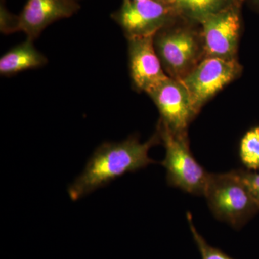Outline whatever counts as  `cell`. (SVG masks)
I'll return each mask as SVG.
<instances>
[{
  "mask_svg": "<svg viewBox=\"0 0 259 259\" xmlns=\"http://www.w3.org/2000/svg\"><path fill=\"white\" fill-rule=\"evenodd\" d=\"M237 59L205 57L195 69L181 81L190 95L194 111L199 110L216 94L241 74Z\"/></svg>",
  "mask_w": 259,
  "mask_h": 259,
  "instance_id": "obj_6",
  "label": "cell"
},
{
  "mask_svg": "<svg viewBox=\"0 0 259 259\" xmlns=\"http://www.w3.org/2000/svg\"><path fill=\"white\" fill-rule=\"evenodd\" d=\"M157 132L166 150L161 163L166 169L168 185L193 195L204 196L209 173L191 153L187 136L174 134L160 121Z\"/></svg>",
  "mask_w": 259,
  "mask_h": 259,
  "instance_id": "obj_4",
  "label": "cell"
},
{
  "mask_svg": "<svg viewBox=\"0 0 259 259\" xmlns=\"http://www.w3.org/2000/svg\"><path fill=\"white\" fill-rule=\"evenodd\" d=\"M148 95L157 107L160 122L174 134L187 136L191 121L197 114L183 83L168 77Z\"/></svg>",
  "mask_w": 259,
  "mask_h": 259,
  "instance_id": "obj_8",
  "label": "cell"
},
{
  "mask_svg": "<svg viewBox=\"0 0 259 259\" xmlns=\"http://www.w3.org/2000/svg\"><path fill=\"white\" fill-rule=\"evenodd\" d=\"M198 25L180 20L155 35L156 53L165 73L171 79L182 81L205 58Z\"/></svg>",
  "mask_w": 259,
  "mask_h": 259,
  "instance_id": "obj_2",
  "label": "cell"
},
{
  "mask_svg": "<svg viewBox=\"0 0 259 259\" xmlns=\"http://www.w3.org/2000/svg\"><path fill=\"white\" fill-rule=\"evenodd\" d=\"M187 219L188 221L189 226H190L191 233H192L197 248L200 252L202 259H233L231 258L229 255L226 254L224 252L221 251L218 248L211 246L207 243L203 237L201 236L197 230L196 229L190 212L187 213Z\"/></svg>",
  "mask_w": 259,
  "mask_h": 259,
  "instance_id": "obj_14",
  "label": "cell"
},
{
  "mask_svg": "<svg viewBox=\"0 0 259 259\" xmlns=\"http://www.w3.org/2000/svg\"><path fill=\"white\" fill-rule=\"evenodd\" d=\"M174 5L181 18L199 24L208 15L240 0H167ZM245 1V0H244Z\"/></svg>",
  "mask_w": 259,
  "mask_h": 259,
  "instance_id": "obj_12",
  "label": "cell"
},
{
  "mask_svg": "<svg viewBox=\"0 0 259 259\" xmlns=\"http://www.w3.org/2000/svg\"><path fill=\"white\" fill-rule=\"evenodd\" d=\"M76 1H77V2H78V0H76Z\"/></svg>",
  "mask_w": 259,
  "mask_h": 259,
  "instance_id": "obj_19",
  "label": "cell"
},
{
  "mask_svg": "<svg viewBox=\"0 0 259 259\" xmlns=\"http://www.w3.org/2000/svg\"><path fill=\"white\" fill-rule=\"evenodd\" d=\"M204 196L214 217L236 229L245 226L259 212V201L236 171L209 174Z\"/></svg>",
  "mask_w": 259,
  "mask_h": 259,
  "instance_id": "obj_3",
  "label": "cell"
},
{
  "mask_svg": "<svg viewBox=\"0 0 259 259\" xmlns=\"http://www.w3.org/2000/svg\"><path fill=\"white\" fill-rule=\"evenodd\" d=\"M160 143L157 131L144 143L140 142L136 136L120 142L103 143L94 151L81 175L68 187L70 198L78 200L126 174L156 163L148 152Z\"/></svg>",
  "mask_w": 259,
  "mask_h": 259,
  "instance_id": "obj_1",
  "label": "cell"
},
{
  "mask_svg": "<svg viewBox=\"0 0 259 259\" xmlns=\"http://www.w3.org/2000/svg\"><path fill=\"white\" fill-rule=\"evenodd\" d=\"M133 1H139V0H133Z\"/></svg>",
  "mask_w": 259,
  "mask_h": 259,
  "instance_id": "obj_18",
  "label": "cell"
},
{
  "mask_svg": "<svg viewBox=\"0 0 259 259\" xmlns=\"http://www.w3.org/2000/svg\"><path fill=\"white\" fill-rule=\"evenodd\" d=\"M47 63V58L34 47L33 40L27 38L2 56L0 74L13 76L26 70L41 67Z\"/></svg>",
  "mask_w": 259,
  "mask_h": 259,
  "instance_id": "obj_11",
  "label": "cell"
},
{
  "mask_svg": "<svg viewBox=\"0 0 259 259\" xmlns=\"http://www.w3.org/2000/svg\"><path fill=\"white\" fill-rule=\"evenodd\" d=\"M19 17L10 13L5 6L4 0H1L0 6V30L2 33L11 34L18 32Z\"/></svg>",
  "mask_w": 259,
  "mask_h": 259,
  "instance_id": "obj_15",
  "label": "cell"
},
{
  "mask_svg": "<svg viewBox=\"0 0 259 259\" xmlns=\"http://www.w3.org/2000/svg\"><path fill=\"white\" fill-rule=\"evenodd\" d=\"M244 0L208 15L200 23L205 57L237 59Z\"/></svg>",
  "mask_w": 259,
  "mask_h": 259,
  "instance_id": "obj_7",
  "label": "cell"
},
{
  "mask_svg": "<svg viewBox=\"0 0 259 259\" xmlns=\"http://www.w3.org/2000/svg\"><path fill=\"white\" fill-rule=\"evenodd\" d=\"M239 156L247 170H259V125L249 130L240 144Z\"/></svg>",
  "mask_w": 259,
  "mask_h": 259,
  "instance_id": "obj_13",
  "label": "cell"
},
{
  "mask_svg": "<svg viewBox=\"0 0 259 259\" xmlns=\"http://www.w3.org/2000/svg\"><path fill=\"white\" fill-rule=\"evenodd\" d=\"M128 42L130 75L137 91L148 94L168 79L154 46V36L133 37Z\"/></svg>",
  "mask_w": 259,
  "mask_h": 259,
  "instance_id": "obj_9",
  "label": "cell"
},
{
  "mask_svg": "<svg viewBox=\"0 0 259 259\" xmlns=\"http://www.w3.org/2000/svg\"><path fill=\"white\" fill-rule=\"evenodd\" d=\"M236 172L250 193L259 201V172L243 169L236 170Z\"/></svg>",
  "mask_w": 259,
  "mask_h": 259,
  "instance_id": "obj_16",
  "label": "cell"
},
{
  "mask_svg": "<svg viewBox=\"0 0 259 259\" xmlns=\"http://www.w3.org/2000/svg\"><path fill=\"white\" fill-rule=\"evenodd\" d=\"M111 18L127 39L155 36L163 29L184 20L167 0H122Z\"/></svg>",
  "mask_w": 259,
  "mask_h": 259,
  "instance_id": "obj_5",
  "label": "cell"
},
{
  "mask_svg": "<svg viewBox=\"0 0 259 259\" xmlns=\"http://www.w3.org/2000/svg\"><path fill=\"white\" fill-rule=\"evenodd\" d=\"M79 8L76 0H27L18 15V32L34 40L51 24L73 16Z\"/></svg>",
  "mask_w": 259,
  "mask_h": 259,
  "instance_id": "obj_10",
  "label": "cell"
},
{
  "mask_svg": "<svg viewBox=\"0 0 259 259\" xmlns=\"http://www.w3.org/2000/svg\"><path fill=\"white\" fill-rule=\"evenodd\" d=\"M247 1L249 2L250 4L259 12V0H247Z\"/></svg>",
  "mask_w": 259,
  "mask_h": 259,
  "instance_id": "obj_17",
  "label": "cell"
}]
</instances>
